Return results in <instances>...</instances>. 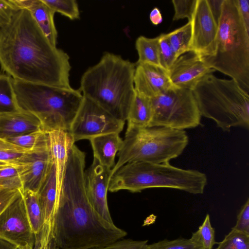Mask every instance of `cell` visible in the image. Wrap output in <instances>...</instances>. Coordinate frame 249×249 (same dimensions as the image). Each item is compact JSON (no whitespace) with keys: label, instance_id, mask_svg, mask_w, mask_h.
Masks as SVG:
<instances>
[{"label":"cell","instance_id":"603a6c76","mask_svg":"<svg viewBox=\"0 0 249 249\" xmlns=\"http://www.w3.org/2000/svg\"><path fill=\"white\" fill-rule=\"evenodd\" d=\"M25 210L35 237L40 233L43 224V213L37 193L22 191Z\"/></svg>","mask_w":249,"mask_h":249},{"label":"cell","instance_id":"5bb4252c","mask_svg":"<svg viewBox=\"0 0 249 249\" xmlns=\"http://www.w3.org/2000/svg\"><path fill=\"white\" fill-rule=\"evenodd\" d=\"M214 71L202 56L192 51L178 57L168 71L175 87L191 90L205 75Z\"/></svg>","mask_w":249,"mask_h":249},{"label":"cell","instance_id":"f546056e","mask_svg":"<svg viewBox=\"0 0 249 249\" xmlns=\"http://www.w3.org/2000/svg\"><path fill=\"white\" fill-rule=\"evenodd\" d=\"M55 13H59L71 20L78 19L80 12L75 0H42Z\"/></svg>","mask_w":249,"mask_h":249},{"label":"cell","instance_id":"d4e9b609","mask_svg":"<svg viewBox=\"0 0 249 249\" xmlns=\"http://www.w3.org/2000/svg\"><path fill=\"white\" fill-rule=\"evenodd\" d=\"M37 150L22 148L0 138V161L18 165L27 161Z\"/></svg>","mask_w":249,"mask_h":249},{"label":"cell","instance_id":"f35d334b","mask_svg":"<svg viewBox=\"0 0 249 249\" xmlns=\"http://www.w3.org/2000/svg\"><path fill=\"white\" fill-rule=\"evenodd\" d=\"M224 0H207L211 14L218 26Z\"/></svg>","mask_w":249,"mask_h":249},{"label":"cell","instance_id":"836d02e7","mask_svg":"<svg viewBox=\"0 0 249 249\" xmlns=\"http://www.w3.org/2000/svg\"><path fill=\"white\" fill-rule=\"evenodd\" d=\"M158 37L160 66L168 71L177 58L169 44L166 34H161Z\"/></svg>","mask_w":249,"mask_h":249},{"label":"cell","instance_id":"ba28073f","mask_svg":"<svg viewBox=\"0 0 249 249\" xmlns=\"http://www.w3.org/2000/svg\"><path fill=\"white\" fill-rule=\"evenodd\" d=\"M189 142L186 131L160 126L127 125L118 160L111 176L128 162H169L183 152Z\"/></svg>","mask_w":249,"mask_h":249},{"label":"cell","instance_id":"d6a6232c","mask_svg":"<svg viewBox=\"0 0 249 249\" xmlns=\"http://www.w3.org/2000/svg\"><path fill=\"white\" fill-rule=\"evenodd\" d=\"M172 2L175 10L173 20L187 18L188 21H192L197 0H173Z\"/></svg>","mask_w":249,"mask_h":249},{"label":"cell","instance_id":"d590c367","mask_svg":"<svg viewBox=\"0 0 249 249\" xmlns=\"http://www.w3.org/2000/svg\"><path fill=\"white\" fill-rule=\"evenodd\" d=\"M18 10L14 0H0V28L8 24Z\"/></svg>","mask_w":249,"mask_h":249},{"label":"cell","instance_id":"1f68e13d","mask_svg":"<svg viewBox=\"0 0 249 249\" xmlns=\"http://www.w3.org/2000/svg\"><path fill=\"white\" fill-rule=\"evenodd\" d=\"M148 249H201L190 238H178L169 240L164 239L148 245Z\"/></svg>","mask_w":249,"mask_h":249},{"label":"cell","instance_id":"e575fe53","mask_svg":"<svg viewBox=\"0 0 249 249\" xmlns=\"http://www.w3.org/2000/svg\"><path fill=\"white\" fill-rule=\"evenodd\" d=\"M147 240L121 239L101 249H148Z\"/></svg>","mask_w":249,"mask_h":249},{"label":"cell","instance_id":"277c9868","mask_svg":"<svg viewBox=\"0 0 249 249\" xmlns=\"http://www.w3.org/2000/svg\"><path fill=\"white\" fill-rule=\"evenodd\" d=\"M13 83L18 109L35 115L43 130L69 131L84 99L79 89L13 78Z\"/></svg>","mask_w":249,"mask_h":249},{"label":"cell","instance_id":"7402d4cb","mask_svg":"<svg viewBox=\"0 0 249 249\" xmlns=\"http://www.w3.org/2000/svg\"><path fill=\"white\" fill-rule=\"evenodd\" d=\"M135 47L138 54L136 65L148 64L161 67L158 36L148 38L141 36L136 40Z\"/></svg>","mask_w":249,"mask_h":249},{"label":"cell","instance_id":"7c38bea8","mask_svg":"<svg viewBox=\"0 0 249 249\" xmlns=\"http://www.w3.org/2000/svg\"><path fill=\"white\" fill-rule=\"evenodd\" d=\"M191 22L190 51L202 57L213 55L216 51L218 26L207 0H197Z\"/></svg>","mask_w":249,"mask_h":249},{"label":"cell","instance_id":"4dcf8cb0","mask_svg":"<svg viewBox=\"0 0 249 249\" xmlns=\"http://www.w3.org/2000/svg\"><path fill=\"white\" fill-rule=\"evenodd\" d=\"M215 249H249V235L231 228Z\"/></svg>","mask_w":249,"mask_h":249},{"label":"cell","instance_id":"4fadbf2b","mask_svg":"<svg viewBox=\"0 0 249 249\" xmlns=\"http://www.w3.org/2000/svg\"><path fill=\"white\" fill-rule=\"evenodd\" d=\"M111 169L101 165L95 158L85 171L86 190L88 199L94 210L105 220L114 223L107 201V192Z\"/></svg>","mask_w":249,"mask_h":249},{"label":"cell","instance_id":"ffe728a7","mask_svg":"<svg viewBox=\"0 0 249 249\" xmlns=\"http://www.w3.org/2000/svg\"><path fill=\"white\" fill-rule=\"evenodd\" d=\"M94 158L102 165L112 169L116 154L121 150L123 140L119 133H112L94 137L89 140Z\"/></svg>","mask_w":249,"mask_h":249},{"label":"cell","instance_id":"6da1fadb","mask_svg":"<svg viewBox=\"0 0 249 249\" xmlns=\"http://www.w3.org/2000/svg\"><path fill=\"white\" fill-rule=\"evenodd\" d=\"M0 66L13 79L71 87L68 54L50 43L26 9L0 28Z\"/></svg>","mask_w":249,"mask_h":249},{"label":"cell","instance_id":"60d3db41","mask_svg":"<svg viewBox=\"0 0 249 249\" xmlns=\"http://www.w3.org/2000/svg\"><path fill=\"white\" fill-rule=\"evenodd\" d=\"M151 22L154 25H157L162 22L163 18L160 10L157 7L154 8L149 14Z\"/></svg>","mask_w":249,"mask_h":249},{"label":"cell","instance_id":"ee69618b","mask_svg":"<svg viewBox=\"0 0 249 249\" xmlns=\"http://www.w3.org/2000/svg\"></svg>","mask_w":249,"mask_h":249},{"label":"cell","instance_id":"484cf974","mask_svg":"<svg viewBox=\"0 0 249 249\" xmlns=\"http://www.w3.org/2000/svg\"><path fill=\"white\" fill-rule=\"evenodd\" d=\"M6 140L22 148L31 151H36L48 145V132L41 129Z\"/></svg>","mask_w":249,"mask_h":249},{"label":"cell","instance_id":"ac0fdd59","mask_svg":"<svg viewBox=\"0 0 249 249\" xmlns=\"http://www.w3.org/2000/svg\"><path fill=\"white\" fill-rule=\"evenodd\" d=\"M42 129L38 119L33 114L18 109L0 113V138L8 139Z\"/></svg>","mask_w":249,"mask_h":249},{"label":"cell","instance_id":"e0dca14e","mask_svg":"<svg viewBox=\"0 0 249 249\" xmlns=\"http://www.w3.org/2000/svg\"><path fill=\"white\" fill-rule=\"evenodd\" d=\"M50 153L54 165L59 197L70 150L74 141L69 131L60 129L48 132Z\"/></svg>","mask_w":249,"mask_h":249},{"label":"cell","instance_id":"f1b7e54d","mask_svg":"<svg viewBox=\"0 0 249 249\" xmlns=\"http://www.w3.org/2000/svg\"><path fill=\"white\" fill-rule=\"evenodd\" d=\"M0 187L22 191L18 165L11 164L0 165Z\"/></svg>","mask_w":249,"mask_h":249},{"label":"cell","instance_id":"5b68a950","mask_svg":"<svg viewBox=\"0 0 249 249\" xmlns=\"http://www.w3.org/2000/svg\"><path fill=\"white\" fill-rule=\"evenodd\" d=\"M208 66L235 80L249 92V30L235 0H224L218 24L216 51L203 57Z\"/></svg>","mask_w":249,"mask_h":249},{"label":"cell","instance_id":"8fae6325","mask_svg":"<svg viewBox=\"0 0 249 249\" xmlns=\"http://www.w3.org/2000/svg\"><path fill=\"white\" fill-rule=\"evenodd\" d=\"M0 237L18 249H33L36 237L26 213L22 192L0 214Z\"/></svg>","mask_w":249,"mask_h":249},{"label":"cell","instance_id":"f6af8a7d","mask_svg":"<svg viewBox=\"0 0 249 249\" xmlns=\"http://www.w3.org/2000/svg\"><path fill=\"white\" fill-rule=\"evenodd\" d=\"M33 249H35V248H34Z\"/></svg>","mask_w":249,"mask_h":249},{"label":"cell","instance_id":"83f0119b","mask_svg":"<svg viewBox=\"0 0 249 249\" xmlns=\"http://www.w3.org/2000/svg\"><path fill=\"white\" fill-rule=\"evenodd\" d=\"M190 239L201 249H212L217 243L215 240V231L212 227L210 215L207 214L202 224Z\"/></svg>","mask_w":249,"mask_h":249},{"label":"cell","instance_id":"9c48e42d","mask_svg":"<svg viewBox=\"0 0 249 249\" xmlns=\"http://www.w3.org/2000/svg\"><path fill=\"white\" fill-rule=\"evenodd\" d=\"M150 99L153 116L149 126L184 130L200 124L201 115L192 90L174 86Z\"/></svg>","mask_w":249,"mask_h":249},{"label":"cell","instance_id":"ab89813d","mask_svg":"<svg viewBox=\"0 0 249 249\" xmlns=\"http://www.w3.org/2000/svg\"><path fill=\"white\" fill-rule=\"evenodd\" d=\"M247 29L249 30V0H235Z\"/></svg>","mask_w":249,"mask_h":249},{"label":"cell","instance_id":"8d00e7d4","mask_svg":"<svg viewBox=\"0 0 249 249\" xmlns=\"http://www.w3.org/2000/svg\"><path fill=\"white\" fill-rule=\"evenodd\" d=\"M232 229L249 235V199L248 198L237 216L235 226Z\"/></svg>","mask_w":249,"mask_h":249},{"label":"cell","instance_id":"44dd1931","mask_svg":"<svg viewBox=\"0 0 249 249\" xmlns=\"http://www.w3.org/2000/svg\"><path fill=\"white\" fill-rule=\"evenodd\" d=\"M153 116L151 99L135 91L126 121L127 125L138 127L149 126Z\"/></svg>","mask_w":249,"mask_h":249},{"label":"cell","instance_id":"3957f363","mask_svg":"<svg viewBox=\"0 0 249 249\" xmlns=\"http://www.w3.org/2000/svg\"><path fill=\"white\" fill-rule=\"evenodd\" d=\"M135 67L119 55L106 53L84 73L79 89L84 97L125 122L135 94Z\"/></svg>","mask_w":249,"mask_h":249},{"label":"cell","instance_id":"52a82bcc","mask_svg":"<svg viewBox=\"0 0 249 249\" xmlns=\"http://www.w3.org/2000/svg\"><path fill=\"white\" fill-rule=\"evenodd\" d=\"M201 116L223 131L249 127V95L233 79L205 75L192 89Z\"/></svg>","mask_w":249,"mask_h":249},{"label":"cell","instance_id":"d6986e66","mask_svg":"<svg viewBox=\"0 0 249 249\" xmlns=\"http://www.w3.org/2000/svg\"><path fill=\"white\" fill-rule=\"evenodd\" d=\"M20 9L29 11L50 43L56 47L57 32L54 22L55 12L42 0H14Z\"/></svg>","mask_w":249,"mask_h":249},{"label":"cell","instance_id":"30bf717a","mask_svg":"<svg viewBox=\"0 0 249 249\" xmlns=\"http://www.w3.org/2000/svg\"><path fill=\"white\" fill-rule=\"evenodd\" d=\"M124 122L114 117L96 104L84 97L69 133L74 142L109 133H120Z\"/></svg>","mask_w":249,"mask_h":249},{"label":"cell","instance_id":"9a60e30c","mask_svg":"<svg viewBox=\"0 0 249 249\" xmlns=\"http://www.w3.org/2000/svg\"><path fill=\"white\" fill-rule=\"evenodd\" d=\"M134 84L136 92L150 99L167 91L174 86L167 71L161 67L148 64L136 65Z\"/></svg>","mask_w":249,"mask_h":249},{"label":"cell","instance_id":"7a4b0ae2","mask_svg":"<svg viewBox=\"0 0 249 249\" xmlns=\"http://www.w3.org/2000/svg\"><path fill=\"white\" fill-rule=\"evenodd\" d=\"M85 154L75 144L68 160L55 215L53 241L57 249H102L127 235L103 219L86 193Z\"/></svg>","mask_w":249,"mask_h":249},{"label":"cell","instance_id":"b9f144b4","mask_svg":"<svg viewBox=\"0 0 249 249\" xmlns=\"http://www.w3.org/2000/svg\"><path fill=\"white\" fill-rule=\"evenodd\" d=\"M0 249H18V248L8 242V241L0 237Z\"/></svg>","mask_w":249,"mask_h":249},{"label":"cell","instance_id":"2e32d148","mask_svg":"<svg viewBox=\"0 0 249 249\" xmlns=\"http://www.w3.org/2000/svg\"><path fill=\"white\" fill-rule=\"evenodd\" d=\"M53 163L48 146L35 152L29 160L18 165L23 190L37 193Z\"/></svg>","mask_w":249,"mask_h":249},{"label":"cell","instance_id":"cb8c5ba5","mask_svg":"<svg viewBox=\"0 0 249 249\" xmlns=\"http://www.w3.org/2000/svg\"><path fill=\"white\" fill-rule=\"evenodd\" d=\"M166 35L176 58L190 51L192 39L191 21H188L184 25Z\"/></svg>","mask_w":249,"mask_h":249},{"label":"cell","instance_id":"4316f807","mask_svg":"<svg viewBox=\"0 0 249 249\" xmlns=\"http://www.w3.org/2000/svg\"><path fill=\"white\" fill-rule=\"evenodd\" d=\"M13 78L0 73V113L18 110Z\"/></svg>","mask_w":249,"mask_h":249},{"label":"cell","instance_id":"74e56055","mask_svg":"<svg viewBox=\"0 0 249 249\" xmlns=\"http://www.w3.org/2000/svg\"><path fill=\"white\" fill-rule=\"evenodd\" d=\"M21 191L0 187V214L18 197Z\"/></svg>","mask_w":249,"mask_h":249},{"label":"cell","instance_id":"7bdbcfd3","mask_svg":"<svg viewBox=\"0 0 249 249\" xmlns=\"http://www.w3.org/2000/svg\"><path fill=\"white\" fill-rule=\"evenodd\" d=\"M6 164H9V163H6L4 162H2V161H0V165H4Z\"/></svg>","mask_w":249,"mask_h":249},{"label":"cell","instance_id":"8992f818","mask_svg":"<svg viewBox=\"0 0 249 249\" xmlns=\"http://www.w3.org/2000/svg\"><path fill=\"white\" fill-rule=\"evenodd\" d=\"M207 183V176L196 170L184 169L169 162H131L121 167L111 177L108 191L128 190L132 193L155 188L177 189L202 194Z\"/></svg>","mask_w":249,"mask_h":249}]
</instances>
